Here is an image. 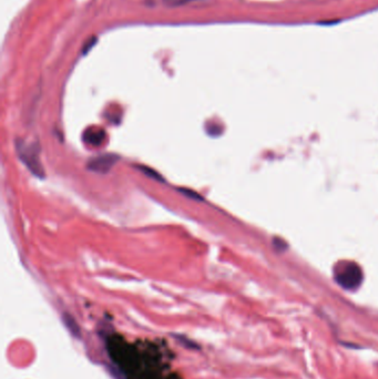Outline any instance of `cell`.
I'll use <instances>...</instances> for the list:
<instances>
[{"instance_id":"obj_1","label":"cell","mask_w":378,"mask_h":379,"mask_svg":"<svg viewBox=\"0 0 378 379\" xmlns=\"http://www.w3.org/2000/svg\"><path fill=\"white\" fill-rule=\"evenodd\" d=\"M362 270L357 265L350 263L342 265L336 270V280L344 288L354 289L362 282Z\"/></svg>"},{"instance_id":"obj_2","label":"cell","mask_w":378,"mask_h":379,"mask_svg":"<svg viewBox=\"0 0 378 379\" xmlns=\"http://www.w3.org/2000/svg\"><path fill=\"white\" fill-rule=\"evenodd\" d=\"M18 149H19V154H20V157L24 162V164L28 165L29 169H30L34 174H37L39 176H43V169L41 166L40 160H39L37 146L34 144H31V145L19 144Z\"/></svg>"},{"instance_id":"obj_3","label":"cell","mask_w":378,"mask_h":379,"mask_svg":"<svg viewBox=\"0 0 378 379\" xmlns=\"http://www.w3.org/2000/svg\"><path fill=\"white\" fill-rule=\"evenodd\" d=\"M118 160V157L113 154H104L97 156L89 162L88 167L92 171L99 172V173H106L114 165Z\"/></svg>"},{"instance_id":"obj_4","label":"cell","mask_w":378,"mask_h":379,"mask_svg":"<svg viewBox=\"0 0 378 379\" xmlns=\"http://www.w3.org/2000/svg\"><path fill=\"white\" fill-rule=\"evenodd\" d=\"M104 139H106V133L102 129H88L84 132V140L91 145H100Z\"/></svg>"},{"instance_id":"obj_5","label":"cell","mask_w":378,"mask_h":379,"mask_svg":"<svg viewBox=\"0 0 378 379\" xmlns=\"http://www.w3.org/2000/svg\"><path fill=\"white\" fill-rule=\"evenodd\" d=\"M64 322H66V325L68 326V328L70 329V332L76 335V336H79V328L77 326V324L74 323L73 318L72 317H66L64 318Z\"/></svg>"},{"instance_id":"obj_6","label":"cell","mask_w":378,"mask_h":379,"mask_svg":"<svg viewBox=\"0 0 378 379\" xmlns=\"http://www.w3.org/2000/svg\"><path fill=\"white\" fill-rule=\"evenodd\" d=\"M190 1H193V0H164V3L170 7H177L182 6V4H186Z\"/></svg>"},{"instance_id":"obj_7","label":"cell","mask_w":378,"mask_h":379,"mask_svg":"<svg viewBox=\"0 0 378 379\" xmlns=\"http://www.w3.org/2000/svg\"><path fill=\"white\" fill-rule=\"evenodd\" d=\"M96 41H97V38L96 37H92L90 39V40H89L88 42H86V45H84V47H83L82 52L83 53H87L88 50H90V49L94 46V43H96Z\"/></svg>"},{"instance_id":"obj_8","label":"cell","mask_w":378,"mask_h":379,"mask_svg":"<svg viewBox=\"0 0 378 379\" xmlns=\"http://www.w3.org/2000/svg\"><path fill=\"white\" fill-rule=\"evenodd\" d=\"M140 169H141V171H144V173L148 174L149 176H152V178H154V179H160L159 178V175H157L156 173H152V172H154V171H152L150 169H147V167H140Z\"/></svg>"}]
</instances>
